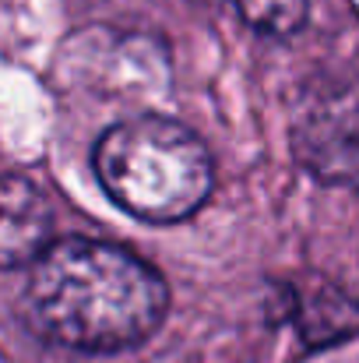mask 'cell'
Here are the masks:
<instances>
[{
	"mask_svg": "<svg viewBox=\"0 0 359 363\" xmlns=\"http://www.w3.org/2000/svg\"><path fill=\"white\" fill-rule=\"evenodd\" d=\"M169 286L134 250L64 237L28 268L25 321L50 342L85 353H117L144 342L166 318Z\"/></svg>",
	"mask_w": 359,
	"mask_h": 363,
	"instance_id": "obj_1",
	"label": "cell"
},
{
	"mask_svg": "<svg viewBox=\"0 0 359 363\" xmlns=\"http://www.w3.org/2000/svg\"><path fill=\"white\" fill-rule=\"evenodd\" d=\"M92 162L106 194L144 223H180L212 194L208 148L169 117L148 113L110 127Z\"/></svg>",
	"mask_w": 359,
	"mask_h": 363,
	"instance_id": "obj_2",
	"label": "cell"
},
{
	"mask_svg": "<svg viewBox=\"0 0 359 363\" xmlns=\"http://www.w3.org/2000/svg\"><path fill=\"white\" fill-rule=\"evenodd\" d=\"M292 152L321 184L359 191V117L353 110L338 103L310 110L292 130Z\"/></svg>",
	"mask_w": 359,
	"mask_h": 363,
	"instance_id": "obj_3",
	"label": "cell"
},
{
	"mask_svg": "<svg viewBox=\"0 0 359 363\" xmlns=\"http://www.w3.org/2000/svg\"><path fill=\"white\" fill-rule=\"evenodd\" d=\"M50 201L42 198V191L11 173L4 180V198H0V257L7 268L14 264H35L50 247Z\"/></svg>",
	"mask_w": 359,
	"mask_h": 363,
	"instance_id": "obj_4",
	"label": "cell"
},
{
	"mask_svg": "<svg viewBox=\"0 0 359 363\" xmlns=\"http://www.w3.org/2000/svg\"><path fill=\"white\" fill-rule=\"evenodd\" d=\"M237 14L264 35H292L303 28L310 0H229Z\"/></svg>",
	"mask_w": 359,
	"mask_h": 363,
	"instance_id": "obj_5",
	"label": "cell"
}]
</instances>
